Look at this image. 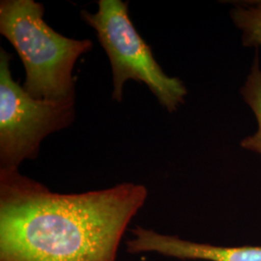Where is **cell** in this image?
<instances>
[{
  "instance_id": "1",
  "label": "cell",
  "mask_w": 261,
  "mask_h": 261,
  "mask_svg": "<svg viewBox=\"0 0 261 261\" xmlns=\"http://www.w3.org/2000/svg\"><path fill=\"white\" fill-rule=\"evenodd\" d=\"M147 196L128 182L57 194L19 169L0 168V261H116Z\"/></svg>"
},
{
  "instance_id": "2",
  "label": "cell",
  "mask_w": 261,
  "mask_h": 261,
  "mask_svg": "<svg viewBox=\"0 0 261 261\" xmlns=\"http://www.w3.org/2000/svg\"><path fill=\"white\" fill-rule=\"evenodd\" d=\"M44 6L33 0L0 2V33L17 50L25 69L23 89L40 100H75L73 70L89 51L90 40L65 37L44 20Z\"/></svg>"
},
{
  "instance_id": "3",
  "label": "cell",
  "mask_w": 261,
  "mask_h": 261,
  "mask_svg": "<svg viewBox=\"0 0 261 261\" xmlns=\"http://www.w3.org/2000/svg\"><path fill=\"white\" fill-rule=\"evenodd\" d=\"M98 11H82L85 22L93 28L112 69V99L122 101L123 85L128 80L145 84L168 112L185 102L186 86L178 77L164 73L152 50L141 38L129 16L128 4L121 0H100Z\"/></svg>"
},
{
  "instance_id": "4",
  "label": "cell",
  "mask_w": 261,
  "mask_h": 261,
  "mask_svg": "<svg viewBox=\"0 0 261 261\" xmlns=\"http://www.w3.org/2000/svg\"><path fill=\"white\" fill-rule=\"evenodd\" d=\"M11 55L0 50V168L19 169L36 158L41 141L68 127L75 118V100L49 101L31 97L16 83Z\"/></svg>"
},
{
  "instance_id": "5",
  "label": "cell",
  "mask_w": 261,
  "mask_h": 261,
  "mask_svg": "<svg viewBox=\"0 0 261 261\" xmlns=\"http://www.w3.org/2000/svg\"><path fill=\"white\" fill-rule=\"evenodd\" d=\"M132 235L127 242V252L132 254L156 252L181 260L261 261V246L224 247L192 242L141 226L133 229Z\"/></svg>"
},
{
  "instance_id": "6",
  "label": "cell",
  "mask_w": 261,
  "mask_h": 261,
  "mask_svg": "<svg viewBox=\"0 0 261 261\" xmlns=\"http://www.w3.org/2000/svg\"><path fill=\"white\" fill-rule=\"evenodd\" d=\"M241 94L255 116L257 130L252 136L243 139L240 145L244 149L255 152L261 156V68L258 51L255 53L251 71L241 88Z\"/></svg>"
},
{
  "instance_id": "7",
  "label": "cell",
  "mask_w": 261,
  "mask_h": 261,
  "mask_svg": "<svg viewBox=\"0 0 261 261\" xmlns=\"http://www.w3.org/2000/svg\"><path fill=\"white\" fill-rule=\"evenodd\" d=\"M230 17L236 28L242 32L243 45L261 47V7L236 5L230 11Z\"/></svg>"
},
{
  "instance_id": "8",
  "label": "cell",
  "mask_w": 261,
  "mask_h": 261,
  "mask_svg": "<svg viewBox=\"0 0 261 261\" xmlns=\"http://www.w3.org/2000/svg\"><path fill=\"white\" fill-rule=\"evenodd\" d=\"M256 5H258L259 7H261V2H258V4H256Z\"/></svg>"
}]
</instances>
